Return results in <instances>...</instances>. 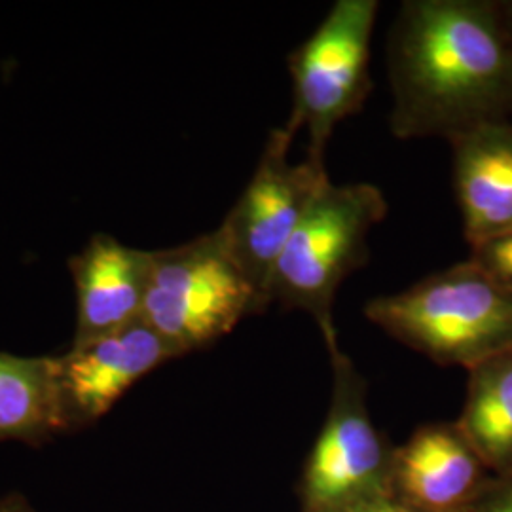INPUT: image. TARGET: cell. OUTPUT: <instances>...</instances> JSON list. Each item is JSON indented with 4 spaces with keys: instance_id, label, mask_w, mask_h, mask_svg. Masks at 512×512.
<instances>
[{
    "instance_id": "obj_1",
    "label": "cell",
    "mask_w": 512,
    "mask_h": 512,
    "mask_svg": "<svg viewBox=\"0 0 512 512\" xmlns=\"http://www.w3.org/2000/svg\"><path fill=\"white\" fill-rule=\"evenodd\" d=\"M399 139L512 120V33L499 0H404L387 37Z\"/></svg>"
},
{
    "instance_id": "obj_2",
    "label": "cell",
    "mask_w": 512,
    "mask_h": 512,
    "mask_svg": "<svg viewBox=\"0 0 512 512\" xmlns=\"http://www.w3.org/2000/svg\"><path fill=\"white\" fill-rule=\"evenodd\" d=\"M365 315L439 365L471 370L512 346V293L469 258L370 300Z\"/></svg>"
},
{
    "instance_id": "obj_3",
    "label": "cell",
    "mask_w": 512,
    "mask_h": 512,
    "mask_svg": "<svg viewBox=\"0 0 512 512\" xmlns=\"http://www.w3.org/2000/svg\"><path fill=\"white\" fill-rule=\"evenodd\" d=\"M387 215L384 192L370 183H329L311 203L272 277V304L310 313L330 351L332 308L340 285L368 262V236Z\"/></svg>"
},
{
    "instance_id": "obj_4",
    "label": "cell",
    "mask_w": 512,
    "mask_h": 512,
    "mask_svg": "<svg viewBox=\"0 0 512 512\" xmlns=\"http://www.w3.org/2000/svg\"><path fill=\"white\" fill-rule=\"evenodd\" d=\"M219 232L152 251L143 321L184 355L209 346L251 313H262Z\"/></svg>"
},
{
    "instance_id": "obj_5",
    "label": "cell",
    "mask_w": 512,
    "mask_h": 512,
    "mask_svg": "<svg viewBox=\"0 0 512 512\" xmlns=\"http://www.w3.org/2000/svg\"><path fill=\"white\" fill-rule=\"evenodd\" d=\"M378 0H338L319 27L289 54L293 109L283 126L308 133V158L325 162L336 126L361 112L372 92L370 44Z\"/></svg>"
},
{
    "instance_id": "obj_6",
    "label": "cell",
    "mask_w": 512,
    "mask_h": 512,
    "mask_svg": "<svg viewBox=\"0 0 512 512\" xmlns=\"http://www.w3.org/2000/svg\"><path fill=\"white\" fill-rule=\"evenodd\" d=\"M294 135L272 129L255 173L217 232L241 274L247 277L266 310L272 304L277 260L306 217L313 200L330 183L325 162L289 160Z\"/></svg>"
},
{
    "instance_id": "obj_7",
    "label": "cell",
    "mask_w": 512,
    "mask_h": 512,
    "mask_svg": "<svg viewBox=\"0 0 512 512\" xmlns=\"http://www.w3.org/2000/svg\"><path fill=\"white\" fill-rule=\"evenodd\" d=\"M336 389L329 421L315 444L308 469V501L336 512L372 499L384 469V446L368 420L361 384L336 349Z\"/></svg>"
},
{
    "instance_id": "obj_8",
    "label": "cell",
    "mask_w": 512,
    "mask_h": 512,
    "mask_svg": "<svg viewBox=\"0 0 512 512\" xmlns=\"http://www.w3.org/2000/svg\"><path fill=\"white\" fill-rule=\"evenodd\" d=\"M175 357L179 351L143 319L55 357L71 427L103 418L148 372Z\"/></svg>"
},
{
    "instance_id": "obj_9",
    "label": "cell",
    "mask_w": 512,
    "mask_h": 512,
    "mask_svg": "<svg viewBox=\"0 0 512 512\" xmlns=\"http://www.w3.org/2000/svg\"><path fill=\"white\" fill-rule=\"evenodd\" d=\"M76 291L73 348L124 329L143 317L152 251L95 234L69 258Z\"/></svg>"
},
{
    "instance_id": "obj_10",
    "label": "cell",
    "mask_w": 512,
    "mask_h": 512,
    "mask_svg": "<svg viewBox=\"0 0 512 512\" xmlns=\"http://www.w3.org/2000/svg\"><path fill=\"white\" fill-rule=\"evenodd\" d=\"M458 425L420 429L397 456V482L421 512H469L492 478Z\"/></svg>"
},
{
    "instance_id": "obj_11",
    "label": "cell",
    "mask_w": 512,
    "mask_h": 512,
    "mask_svg": "<svg viewBox=\"0 0 512 512\" xmlns=\"http://www.w3.org/2000/svg\"><path fill=\"white\" fill-rule=\"evenodd\" d=\"M450 145L454 188L469 245L512 230V120L478 126Z\"/></svg>"
},
{
    "instance_id": "obj_12",
    "label": "cell",
    "mask_w": 512,
    "mask_h": 512,
    "mask_svg": "<svg viewBox=\"0 0 512 512\" xmlns=\"http://www.w3.org/2000/svg\"><path fill=\"white\" fill-rule=\"evenodd\" d=\"M67 429L55 357L0 351V440L40 442Z\"/></svg>"
},
{
    "instance_id": "obj_13",
    "label": "cell",
    "mask_w": 512,
    "mask_h": 512,
    "mask_svg": "<svg viewBox=\"0 0 512 512\" xmlns=\"http://www.w3.org/2000/svg\"><path fill=\"white\" fill-rule=\"evenodd\" d=\"M456 425L488 471L512 475V346L469 370Z\"/></svg>"
},
{
    "instance_id": "obj_14",
    "label": "cell",
    "mask_w": 512,
    "mask_h": 512,
    "mask_svg": "<svg viewBox=\"0 0 512 512\" xmlns=\"http://www.w3.org/2000/svg\"><path fill=\"white\" fill-rule=\"evenodd\" d=\"M469 260L512 293V230L471 245Z\"/></svg>"
},
{
    "instance_id": "obj_15",
    "label": "cell",
    "mask_w": 512,
    "mask_h": 512,
    "mask_svg": "<svg viewBox=\"0 0 512 512\" xmlns=\"http://www.w3.org/2000/svg\"><path fill=\"white\" fill-rule=\"evenodd\" d=\"M469 512H512V475L497 476Z\"/></svg>"
},
{
    "instance_id": "obj_16",
    "label": "cell",
    "mask_w": 512,
    "mask_h": 512,
    "mask_svg": "<svg viewBox=\"0 0 512 512\" xmlns=\"http://www.w3.org/2000/svg\"><path fill=\"white\" fill-rule=\"evenodd\" d=\"M336 512H410L406 511L404 507H399L397 503H391L387 499H380V497H372V499H365L359 501L355 505H349L346 509H340Z\"/></svg>"
},
{
    "instance_id": "obj_17",
    "label": "cell",
    "mask_w": 512,
    "mask_h": 512,
    "mask_svg": "<svg viewBox=\"0 0 512 512\" xmlns=\"http://www.w3.org/2000/svg\"><path fill=\"white\" fill-rule=\"evenodd\" d=\"M0 512H37L23 497L8 495L0 499Z\"/></svg>"
},
{
    "instance_id": "obj_18",
    "label": "cell",
    "mask_w": 512,
    "mask_h": 512,
    "mask_svg": "<svg viewBox=\"0 0 512 512\" xmlns=\"http://www.w3.org/2000/svg\"><path fill=\"white\" fill-rule=\"evenodd\" d=\"M499 6H501L505 23H507V27L512 33V0H499Z\"/></svg>"
}]
</instances>
